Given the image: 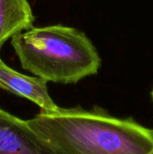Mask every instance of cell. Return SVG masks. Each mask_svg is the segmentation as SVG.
<instances>
[{
	"label": "cell",
	"instance_id": "6da1fadb",
	"mask_svg": "<svg viewBox=\"0 0 153 154\" xmlns=\"http://www.w3.org/2000/svg\"><path fill=\"white\" fill-rule=\"evenodd\" d=\"M29 125L57 154H149L153 129L95 106L40 112Z\"/></svg>",
	"mask_w": 153,
	"mask_h": 154
},
{
	"label": "cell",
	"instance_id": "7a4b0ae2",
	"mask_svg": "<svg viewBox=\"0 0 153 154\" xmlns=\"http://www.w3.org/2000/svg\"><path fill=\"white\" fill-rule=\"evenodd\" d=\"M23 69L45 81L76 84L97 74L101 58L85 32L55 24L32 27L11 39Z\"/></svg>",
	"mask_w": 153,
	"mask_h": 154
},
{
	"label": "cell",
	"instance_id": "3957f363",
	"mask_svg": "<svg viewBox=\"0 0 153 154\" xmlns=\"http://www.w3.org/2000/svg\"><path fill=\"white\" fill-rule=\"evenodd\" d=\"M0 154H57L23 120L0 107Z\"/></svg>",
	"mask_w": 153,
	"mask_h": 154
},
{
	"label": "cell",
	"instance_id": "277c9868",
	"mask_svg": "<svg viewBox=\"0 0 153 154\" xmlns=\"http://www.w3.org/2000/svg\"><path fill=\"white\" fill-rule=\"evenodd\" d=\"M47 81L38 77L22 74L8 65L0 57V88L37 105L40 112H53L60 106L49 94Z\"/></svg>",
	"mask_w": 153,
	"mask_h": 154
},
{
	"label": "cell",
	"instance_id": "5b68a950",
	"mask_svg": "<svg viewBox=\"0 0 153 154\" xmlns=\"http://www.w3.org/2000/svg\"><path fill=\"white\" fill-rule=\"evenodd\" d=\"M34 20L28 0H0V51L7 40L33 27Z\"/></svg>",
	"mask_w": 153,
	"mask_h": 154
},
{
	"label": "cell",
	"instance_id": "8992f818",
	"mask_svg": "<svg viewBox=\"0 0 153 154\" xmlns=\"http://www.w3.org/2000/svg\"><path fill=\"white\" fill-rule=\"evenodd\" d=\"M151 98H152V100H153V88H152V90H151Z\"/></svg>",
	"mask_w": 153,
	"mask_h": 154
},
{
	"label": "cell",
	"instance_id": "52a82bcc",
	"mask_svg": "<svg viewBox=\"0 0 153 154\" xmlns=\"http://www.w3.org/2000/svg\"><path fill=\"white\" fill-rule=\"evenodd\" d=\"M149 154H153V151H152V152H150Z\"/></svg>",
	"mask_w": 153,
	"mask_h": 154
}]
</instances>
